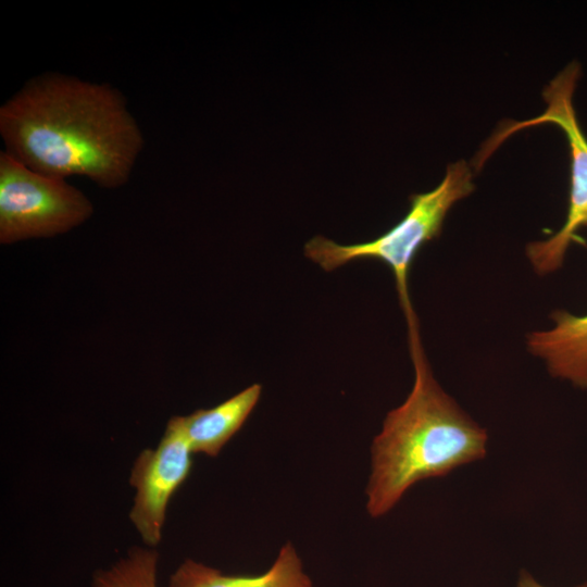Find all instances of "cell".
Masks as SVG:
<instances>
[{"label": "cell", "mask_w": 587, "mask_h": 587, "mask_svg": "<svg viewBox=\"0 0 587 587\" xmlns=\"http://www.w3.org/2000/svg\"><path fill=\"white\" fill-rule=\"evenodd\" d=\"M0 134L5 151L30 170L86 176L103 188L128 180L143 147L116 89L55 74L27 83L0 108Z\"/></svg>", "instance_id": "cell-1"}, {"label": "cell", "mask_w": 587, "mask_h": 587, "mask_svg": "<svg viewBox=\"0 0 587 587\" xmlns=\"http://www.w3.org/2000/svg\"><path fill=\"white\" fill-rule=\"evenodd\" d=\"M413 387L385 417L371 447L366 510L389 512L415 483L441 477L486 455L487 432L476 424L434 378L421 337L409 338Z\"/></svg>", "instance_id": "cell-2"}, {"label": "cell", "mask_w": 587, "mask_h": 587, "mask_svg": "<svg viewBox=\"0 0 587 587\" xmlns=\"http://www.w3.org/2000/svg\"><path fill=\"white\" fill-rule=\"evenodd\" d=\"M474 190L472 172L463 160L448 165L441 183L433 190L412 195L404 217L379 237L361 243L340 245L315 236L304 245V254L325 271L351 261L377 260L392 271L408 333L419 330L409 294V273L419 250L440 232L448 211Z\"/></svg>", "instance_id": "cell-3"}, {"label": "cell", "mask_w": 587, "mask_h": 587, "mask_svg": "<svg viewBox=\"0 0 587 587\" xmlns=\"http://www.w3.org/2000/svg\"><path fill=\"white\" fill-rule=\"evenodd\" d=\"M579 76L580 65L577 62L567 64L544 89L546 109L540 115L500 127L480 150V154L487 159L507 137L523 128L547 123L557 125L565 134L571 157V186L565 222L551 237L532 241L526 248L527 258L539 275L552 273L563 265L577 229L587 224V138L573 104Z\"/></svg>", "instance_id": "cell-4"}, {"label": "cell", "mask_w": 587, "mask_h": 587, "mask_svg": "<svg viewBox=\"0 0 587 587\" xmlns=\"http://www.w3.org/2000/svg\"><path fill=\"white\" fill-rule=\"evenodd\" d=\"M93 212L89 199L64 178L30 170L0 153V242L15 243L70 232Z\"/></svg>", "instance_id": "cell-5"}, {"label": "cell", "mask_w": 587, "mask_h": 587, "mask_svg": "<svg viewBox=\"0 0 587 587\" xmlns=\"http://www.w3.org/2000/svg\"><path fill=\"white\" fill-rule=\"evenodd\" d=\"M191 453L183 416L175 415L157 448L142 450L134 462L129 483L135 496L129 519L149 548L162 539L167 505L189 475Z\"/></svg>", "instance_id": "cell-6"}, {"label": "cell", "mask_w": 587, "mask_h": 587, "mask_svg": "<svg viewBox=\"0 0 587 587\" xmlns=\"http://www.w3.org/2000/svg\"><path fill=\"white\" fill-rule=\"evenodd\" d=\"M553 326L527 336L528 351L544 360L553 377L587 389V314L552 312Z\"/></svg>", "instance_id": "cell-7"}, {"label": "cell", "mask_w": 587, "mask_h": 587, "mask_svg": "<svg viewBox=\"0 0 587 587\" xmlns=\"http://www.w3.org/2000/svg\"><path fill=\"white\" fill-rule=\"evenodd\" d=\"M168 587H313L294 545L279 550L270 569L259 575H227L192 559L173 572Z\"/></svg>", "instance_id": "cell-8"}, {"label": "cell", "mask_w": 587, "mask_h": 587, "mask_svg": "<svg viewBox=\"0 0 587 587\" xmlns=\"http://www.w3.org/2000/svg\"><path fill=\"white\" fill-rule=\"evenodd\" d=\"M261 392V385L252 384L211 409H199L183 416L191 452L216 457L241 428L258 403Z\"/></svg>", "instance_id": "cell-9"}, {"label": "cell", "mask_w": 587, "mask_h": 587, "mask_svg": "<svg viewBox=\"0 0 587 587\" xmlns=\"http://www.w3.org/2000/svg\"><path fill=\"white\" fill-rule=\"evenodd\" d=\"M158 552L152 548H132L127 555L93 574V587H158Z\"/></svg>", "instance_id": "cell-10"}, {"label": "cell", "mask_w": 587, "mask_h": 587, "mask_svg": "<svg viewBox=\"0 0 587 587\" xmlns=\"http://www.w3.org/2000/svg\"><path fill=\"white\" fill-rule=\"evenodd\" d=\"M517 587H544V586L537 583L528 572H526L525 570H522L520 573ZM577 587H587V584H583Z\"/></svg>", "instance_id": "cell-11"}, {"label": "cell", "mask_w": 587, "mask_h": 587, "mask_svg": "<svg viewBox=\"0 0 587 587\" xmlns=\"http://www.w3.org/2000/svg\"><path fill=\"white\" fill-rule=\"evenodd\" d=\"M586 226H587V224H586Z\"/></svg>", "instance_id": "cell-12"}]
</instances>
